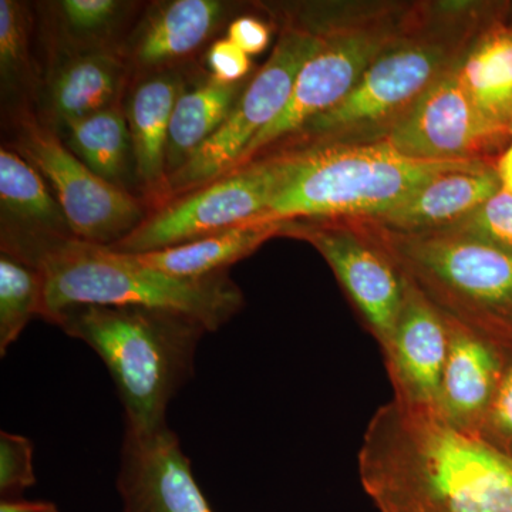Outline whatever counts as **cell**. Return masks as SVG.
Listing matches in <instances>:
<instances>
[{
  "label": "cell",
  "mask_w": 512,
  "mask_h": 512,
  "mask_svg": "<svg viewBox=\"0 0 512 512\" xmlns=\"http://www.w3.org/2000/svg\"><path fill=\"white\" fill-rule=\"evenodd\" d=\"M478 437L512 457V348Z\"/></svg>",
  "instance_id": "f546056e"
},
{
  "label": "cell",
  "mask_w": 512,
  "mask_h": 512,
  "mask_svg": "<svg viewBox=\"0 0 512 512\" xmlns=\"http://www.w3.org/2000/svg\"><path fill=\"white\" fill-rule=\"evenodd\" d=\"M281 237L311 244L328 262L380 349L399 318L406 278L355 220L293 221Z\"/></svg>",
  "instance_id": "8fae6325"
},
{
  "label": "cell",
  "mask_w": 512,
  "mask_h": 512,
  "mask_svg": "<svg viewBox=\"0 0 512 512\" xmlns=\"http://www.w3.org/2000/svg\"><path fill=\"white\" fill-rule=\"evenodd\" d=\"M63 126L66 146L74 156L107 183L127 190L124 184L130 161L134 163L133 146L126 113L119 104Z\"/></svg>",
  "instance_id": "cb8c5ba5"
},
{
  "label": "cell",
  "mask_w": 512,
  "mask_h": 512,
  "mask_svg": "<svg viewBox=\"0 0 512 512\" xmlns=\"http://www.w3.org/2000/svg\"><path fill=\"white\" fill-rule=\"evenodd\" d=\"M495 171H497L501 188L512 194V138L503 153L495 161Z\"/></svg>",
  "instance_id": "836d02e7"
},
{
  "label": "cell",
  "mask_w": 512,
  "mask_h": 512,
  "mask_svg": "<svg viewBox=\"0 0 512 512\" xmlns=\"http://www.w3.org/2000/svg\"><path fill=\"white\" fill-rule=\"evenodd\" d=\"M507 3L423 2L412 28L377 57L339 104L266 153L383 141L434 83L456 66Z\"/></svg>",
  "instance_id": "7a4b0ae2"
},
{
  "label": "cell",
  "mask_w": 512,
  "mask_h": 512,
  "mask_svg": "<svg viewBox=\"0 0 512 512\" xmlns=\"http://www.w3.org/2000/svg\"><path fill=\"white\" fill-rule=\"evenodd\" d=\"M282 224L239 225L175 247L131 254L138 264L177 278H205L228 272L266 241L281 237Z\"/></svg>",
  "instance_id": "7402d4cb"
},
{
  "label": "cell",
  "mask_w": 512,
  "mask_h": 512,
  "mask_svg": "<svg viewBox=\"0 0 512 512\" xmlns=\"http://www.w3.org/2000/svg\"><path fill=\"white\" fill-rule=\"evenodd\" d=\"M218 0H173L160 3L140 23L127 55L143 70L164 69L194 55L224 18Z\"/></svg>",
  "instance_id": "ac0fdd59"
},
{
  "label": "cell",
  "mask_w": 512,
  "mask_h": 512,
  "mask_svg": "<svg viewBox=\"0 0 512 512\" xmlns=\"http://www.w3.org/2000/svg\"><path fill=\"white\" fill-rule=\"evenodd\" d=\"M511 6L484 26L457 63L458 77L478 111L508 130L512 120Z\"/></svg>",
  "instance_id": "d6986e66"
},
{
  "label": "cell",
  "mask_w": 512,
  "mask_h": 512,
  "mask_svg": "<svg viewBox=\"0 0 512 512\" xmlns=\"http://www.w3.org/2000/svg\"><path fill=\"white\" fill-rule=\"evenodd\" d=\"M379 512H512V457L399 403L380 407L359 451Z\"/></svg>",
  "instance_id": "6da1fadb"
},
{
  "label": "cell",
  "mask_w": 512,
  "mask_h": 512,
  "mask_svg": "<svg viewBox=\"0 0 512 512\" xmlns=\"http://www.w3.org/2000/svg\"><path fill=\"white\" fill-rule=\"evenodd\" d=\"M444 315L512 348V254L451 231L355 220Z\"/></svg>",
  "instance_id": "52a82bcc"
},
{
  "label": "cell",
  "mask_w": 512,
  "mask_h": 512,
  "mask_svg": "<svg viewBox=\"0 0 512 512\" xmlns=\"http://www.w3.org/2000/svg\"><path fill=\"white\" fill-rule=\"evenodd\" d=\"M316 40V30L301 9L285 16L271 56L245 87L222 126L168 177L170 201L214 183L232 170L256 136L285 110Z\"/></svg>",
  "instance_id": "ba28073f"
},
{
  "label": "cell",
  "mask_w": 512,
  "mask_h": 512,
  "mask_svg": "<svg viewBox=\"0 0 512 512\" xmlns=\"http://www.w3.org/2000/svg\"><path fill=\"white\" fill-rule=\"evenodd\" d=\"M510 140L508 130L494 126L474 106L456 64L383 141L419 160L495 163Z\"/></svg>",
  "instance_id": "7c38bea8"
},
{
  "label": "cell",
  "mask_w": 512,
  "mask_h": 512,
  "mask_svg": "<svg viewBox=\"0 0 512 512\" xmlns=\"http://www.w3.org/2000/svg\"><path fill=\"white\" fill-rule=\"evenodd\" d=\"M127 73L126 57L110 47L77 53L53 74L50 110L63 126L110 109L117 104Z\"/></svg>",
  "instance_id": "ffe728a7"
},
{
  "label": "cell",
  "mask_w": 512,
  "mask_h": 512,
  "mask_svg": "<svg viewBox=\"0 0 512 512\" xmlns=\"http://www.w3.org/2000/svg\"><path fill=\"white\" fill-rule=\"evenodd\" d=\"M116 487L123 512H214L170 427L124 431Z\"/></svg>",
  "instance_id": "5bb4252c"
},
{
  "label": "cell",
  "mask_w": 512,
  "mask_h": 512,
  "mask_svg": "<svg viewBox=\"0 0 512 512\" xmlns=\"http://www.w3.org/2000/svg\"><path fill=\"white\" fill-rule=\"evenodd\" d=\"M443 231L456 232L512 254V194L500 188L466 220Z\"/></svg>",
  "instance_id": "83f0119b"
},
{
  "label": "cell",
  "mask_w": 512,
  "mask_h": 512,
  "mask_svg": "<svg viewBox=\"0 0 512 512\" xmlns=\"http://www.w3.org/2000/svg\"><path fill=\"white\" fill-rule=\"evenodd\" d=\"M126 5L117 0H63L56 3L57 18L72 42L89 50L107 49L100 43L114 32Z\"/></svg>",
  "instance_id": "484cf974"
},
{
  "label": "cell",
  "mask_w": 512,
  "mask_h": 512,
  "mask_svg": "<svg viewBox=\"0 0 512 512\" xmlns=\"http://www.w3.org/2000/svg\"><path fill=\"white\" fill-rule=\"evenodd\" d=\"M444 318L448 350L437 417L453 429L478 437L503 375L508 348L451 316Z\"/></svg>",
  "instance_id": "9a60e30c"
},
{
  "label": "cell",
  "mask_w": 512,
  "mask_h": 512,
  "mask_svg": "<svg viewBox=\"0 0 512 512\" xmlns=\"http://www.w3.org/2000/svg\"><path fill=\"white\" fill-rule=\"evenodd\" d=\"M43 313V279L32 265L0 255V356L22 335L30 320Z\"/></svg>",
  "instance_id": "d4e9b609"
},
{
  "label": "cell",
  "mask_w": 512,
  "mask_h": 512,
  "mask_svg": "<svg viewBox=\"0 0 512 512\" xmlns=\"http://www.w3.org/2000/svg\"><path fill=\"white\" fill-rule=\"evenodd\" d=\"M207 64L211 79L222 84L242 83L252 69L251 56L227 37L212 43L207 53Z\"/></svg>",
  "instance_id": "4dcf8cb0"
},
{
  "label": "cell",
  "mask_w": 512,
  "mask_h": 512,
  "mask_svg": "<svg viewBox=\"0 0 512 512\" xmlns=\"http://www.w3.org/2000/svg\"><path fill=\"white\" fill-rule=\"evenodd\" d=\"M29 18L25 6L0 0V76L3 87L18 89L32 77Z\"/></svg>",
  "instance_id": "4316f807"
},
{
  "label": "cell",
  "mask_w": 512,
  "mask_h": 512,
  "mask_svg": "<svg viewBox=\"0 0 512 512\" xmlns=\"http://www.w3.org/2000/svg\"><path fill=\"white\" fill-rule=\"evenodd\" d=\"M227 39L248 56L259 55L271 42V29L264 20L254 16H241L229 23Z\"/></svg>",
  "instance_id": "1f68e13d"
},
{
  "label": "cell",
  "mask_w": 512,
  "mask_h": 512,
  "mask_svg": "<svg viewBox=\"0 0 512 512\" xmlns=\"http://www.w3.org/2000/svg\"><path fill=\"white\" fill-rule=\"evenodd\" d=\"M495 163L477 161L434 175L386 214L377 224L403 232L453 228L500 190Z\"/></svg>",
  "instance_id": "2e32d148"
},
{
  "label": "cell",
  "mask_w": 512,
  "mask_h": 512,
  "mask_svg": "<svg viewBox=\"0 0 512 512\" xmlns=\"http://www.w3.org/2000/svg\"><path fill=\"white\" fill-rule=\"evenodd\" d=\"M36 484L33 443L20 434L0 433V497L18 500Z\"/></svg>",
  "instance_id": "f1b7e54d"
},
{
  "label": "cell",
  "mask_w": 512,
  "mask_h": 512,
  "mask_svg": "<svg viewBox=\"0 0 512 512\" xmlns=\"http://www.w3.org/2000/svg\"><path fill=\"white\" fill-rule=\"evenodd\" d=\"M292 167L268 207L245 225L373 220L434 175L477 161L419 160L384 141L289 150Z\"/></svg>",
  "instance_id": "5b68a950"
},
{
  "label": "cell",
  "mask_w": 512,
  "mask_h": 512,
  "mask_svg": "<svg viewBox=\"0 0 512 512\" xmlns=\"http://www.w3.org/2000/svg\"><path fill=\"white\" fill-rule=\"evenodd\" d=\"M0 512H60L59 507L50 501L18 500L0 501Z\"/></svg>",
  "instance_id": "d6a6232c"
},
{
  "label": "cell",
  "mask_w": 512,
  "mask_h": 512,
  "mask_svg": "<svg viewBox=\"0 0 512 512\" xmlns=\"http://www.w3.org/2000/svg\"><path fill=\"white\" fill-rule=\"evenodd\" d=\"M244 90L242 83L222 84L210 79L181 94L168 130V177L180 170L214 136Z\"/></svg>",
  "instance_id": "603a6c76"
},
{
  "label": "cell",
  "mask_w": 512,
  "mask_h": 512,
  "mask_svg": "<svg viewBox=\"0 0 512 512\" xmlns=\"http://www.w3.org/2000/svg\"><path fill=\"white\" fill-rule=\"evenodd\" d=\"M447 350L446 318L406 278V295L399 318L382 349L394 402L412 412L437 416Z\"/></svg>",
  "instance_id": "4fadbf2b"
},
{
  "label": "cell",
  "mask_w": 512,
  "mask_h": 512,
  "mask_svg": "<svg viewBox=\"0 0 512 512\" xmlns=\"http://www.w3.org/2000/svg\"><path fill=\"white\" fill-rule=\"evenodd\" d=\"M185 92L181 76L154 74L137 84L126 103L134 170L154 210L170 202L167 143L175 103Z\"/></svg>",
  "instance_id": "e0dca14e"
},
{
  "label": "cell",
  "mask_w": 512,
  "mask_h": 512,
  "mask_svg": "<svg viewBox=\"0 0 512 512\" xmlns=\"http://www.w3.org/2000/svg\"><path fill=\"white\" fill-rule=\"evenodd\" d=\"M291 151L259 158L153 210L113 247L143 254L245 225L268 207L292 167Z\"/></svg>",
  "instance_id": "9c48e42d"
},
{
  "label": "cell",
  "mask_w": 512,
  "mask_h": 512,
  "mask_svg": "<svg viewBox=\"0 0 512 512\" xmlns=\"http://www.w3.org/2000/svg\"><path fill=\"white\" fill-rule=\"evenodd\" d=\"M510 19H511V22H512V12H510Z\"/></svg>",
  "instance_id": "d590c367"
},
{
  "label": "cell",
  "mask_w": 512,
  "mask_h": 512,
  "mask_svg": "<svg viewBox=\"0 0 512 512\" xmlns=\"http://www.w3.org/2000/svg\"><path fill=\"white\" fill-rule=\"evenodd\" d=\"M46 322L100 356L133 434L168 427V406L194 375L198 345L208 332L184 313L147 306H69Z\"/></svg>",
  "instance_id": "277c9868"
},
{
  "label": "cell",
  "mask_w": 512,
  "mask_h": 512,
  "mask_svg": "<svg viewBox=\"0 0 512 512\" xmlns=\"http://www.w3.org/2000/svg\"><path fill=\"white\" fill-rule=\"evenodd\" d=\"M13 143L16 153L52 187L73 238L113 247L146 220L148 214L138 198L94 174L32 114L25 111L16 119Z\"/></svg>",
  "instance_id": "30bf717a"
},
{
  "label": "cell",
  "mask_w": 512,
  "mask_h": 512,
  "mask_svg": "<svg viewBox=\"0 0 512 512\" xmlns=\"http://www.w3.org/2000/svg\"><path fill=\"white\" fill-rule=\"evenodd\" d=\"M2 239L73 237L66 215L42 174L15 150H0Z\"/></svg>",
  "instance_id": "44dd1931"
},
{
  "label": "cell",
  "mask_w": 512,
  "mask_h": 512,
  "mask_svg": "<svg viewBox=\"0 0 512 512\" xmlns=\"http://www.w3.org/2000/svg\"><path fill=\"white\" fill-rule=\"evenodd\" d=\"M421 6L423 2L299 6L316 30L315 49L296 77L285 110L256 136L229 173L264 157L303 124L345 99L377 57L412 28Z\"/></svg>",
  "instance_id": "8992f818"
},
{
  "label": "cell",
  "mask_w": 512,
  "mask_h": 512,
  "mask_svg": "<svg viewBox=\"0 0 512 512\" xmlns=\"http://www.w3.org/2000/svg\"><path fill=\"white\" fill-rule=\"evenodd\" d=\"M508 133H510V136L512 138V120H511L510 126H508Z\"/></svg>",
  "instance_id": "e575fe53"
},
{
  "label": "cell",
  "mask_w": 512,
  "mask_h": 512,
  "mask_svg": "<svg viewBox=\"0 0 512 512\" xmlns=\"http://www.w3.org/2000/svg\"><path fill=\"white\" fill-rule=\"evenodd\" d=\"M2 252L42 276L45 320L76 305L147 306L184 313L214 332L245 305L228 272L177 278L138 264L131 254L73 237L2 239Z\"/></svg>",
  "instance_id": "3957f363"
}]
</instances>
